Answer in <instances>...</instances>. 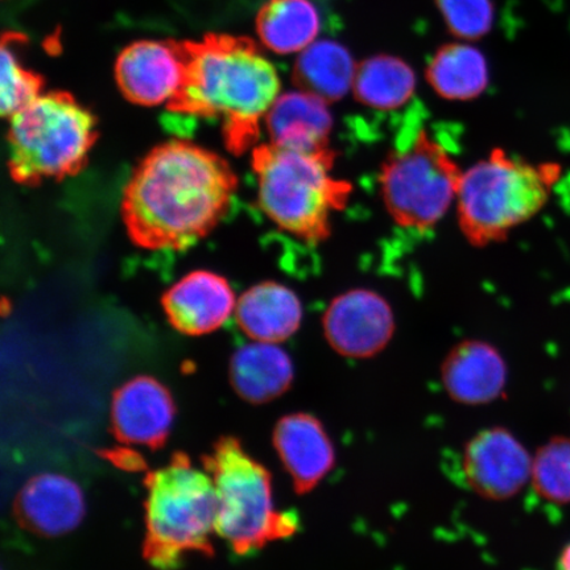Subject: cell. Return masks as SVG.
Masks as SVG:
<instances>
[{
  "label": "cell",
  "mask_w": 570,
  "mask_h": 570,
  "mask_svg": "<svg viewBox=\"0 0 570 570\" xmlns=\"http://www.w3.org/2000/svg\"><path fill=\"white\" fill-rule=\"evenodd\" d=\"M237 177L217 154L194 142H164L128 181L122 216L128 235L148 249H185L225 216Z\"/></svg>",
  "instance_id": "obj_1"
},
{
  "label": "cell",
  "mask_w": 570,
  "mask_h": 570,
  "mask_svg": "<svg viewBox=\"0 0 570 570\" xmlns=\"http://www.w3.org/2000/svg\"><path fill=\"white\" fill-rule=\"evenodd\" d=\"M185 70L168 110L219 120L227 149L240 155L254 147L261 124L281 96L277 71L252 39L205 35L180 41Z\"/></svg>",
  "instance_id": "obj_2"
},
{
  "label": "cell",
  "mask_w": 570,
  "mask_h": 570,
  "mask_svg": "<svg viewBox=\"0 0 570 570\" xmlns=\"http://www.w3.org/2000/svg\"><path fill=\"white\" fill-rule=\"evenodd\" d=\"M336 154L302 153L273 145L254 148L259 204L267 217L295 237H330L334 213L345 208L352 185L333 175Z\"/></svg>",
  "instance_id": "obj_3"
},
{
  "label": "cell",
  "mask_w": 570,
  "mask_h": 570,
  "mask_svg": "<svg viewBox=\"0 0 570 570\" xmlns=\"http://www.w3.org/2000/svg\"><path fill=\"white\" fill-rule=\"evenodd\" d=\"M560 176L554 164H532L494 149L463 170L455 208L474 246L497 244L544 208Z\"/></svg>",
  "instance_id": "obj_4"
},
{
  "label": "cell",
  "mask_w": 570,
  "mask_h": 570,
  "mask_svg": "<svg viewBox=\"0 0 570 570\" xmlns=\"http://www.w3.org/2000/svg\"><path fill=\"white\" fill-rule=\"evenodd\" d=\"M142 553L154 568L176 570L189 553L213 554L217 495L208 472L176 453L168 465L148 473Z\"/></svg>",
  "instance_id": "obj_5"
},
{
  "label": "cell",
  "mask_w": 570,
  "mask_h": 570,
  "mask_svg": "<svg viewBox=\"0 0 570 570\" xmlns=\"http://www.w3.org/2000/svg\"><path fill=\"white\" fill-rule=\"evenodd\" d=\"M204 463L216 488V531L235 553L253 554L271 541L294 537L297 515L276 510L268 470L238 439H219Z\"/></svg>",
  "instance_id": "obj_6"
},
{
  "label": "cell",
  "mask_w": 570,
  "mask_h": 570,
  "mask_svg": "<svg viewBox=\"0 0 570 570\" xmlns=\"http://www.w3.org/2000/svg\"><path fill=\"white\" fill-rule=\"evenodd\" d=\"M97 139L95 116L63 91L48 92L10 117V173L35 185L80 173Z\"/></svg>",
  "instance_id": "obj_7"
},
{
  "label": "cell",
  "mask_w": 570,
  "mask_h": 570,
  "mask_svg": "<svg viewBox=\"0 0 570 570\" xmlns=\"http://www.w3.org/2000/svg\"><path fill=\"white\" fill-rule=\"evenodd\" d=\"M462 173L440 142L420 131L383 164V204L404 229H432L455 204Z\"/></svg>",
  "instance_id": "obj_8"
},
{
  "label": "cell",
  "mask_w": 570,
  "mask_h": 570,
  "mask_svg": "<svg viewBox=\"0 0 570 570\" xmlns=\"http://www.w3.org/2000/svg\"><path fill=\"white\" fill-rule=\"evenodd\" d=\"M327 344L345 358L367 360L387 347L396 330L395 315L382 295L355 288L333 298L323 317Z\"/></svg>",
  "instance_id": "obj_9"
},
{
  "label": "cell",
  "mask_w": 570,
  "mask_h": 570,
  "mask_svg": "<svg viewBox=\"0 0 570 570\" xmlns=\"http://www.w3.org/2000/svg\"><path fill=\"white\" fill-rule=\"evenodd\" d=\"M532 458L503 426H491L463 448L461 466L468 488L489 501H508L531 480Z\"/></svg>",
  "instance_id": "obj_10"
},
{
  "label": "cell",
  "mask_w": 570,
  "mask_h": 570,
  "mask_svg": "<svg viewBox=\"0 0 570 570\" xmlns=\"http://www.w3.org/2000/svg\"><path fill=\"white\" fill-rule=\"evenodd\" d=\"M184 70L180 41L145 40L132 42L119 53L116 77L128 101L158 106L175 97Z\"/></svg>",
  "instance_id": "obj_11"
},
{
  "label": "cell",
  "mask_w": 570,
  "mask_h": 570,
  "mask_svg": "<svg viewBox=\"0 0 570 570\" xmlns=\"http://www.w3.org/2000/svg\"><path fill=\"white\" fill-rule=\"evenodd\" d=\"M175 413L173 395L163 383L151 376L134 377L114 394V434L119 443L156 451L166 444Z\"/></svg>",
  "instance_id": "obj_12"
},
{
  "label": "cell",
  "mask_w": 570,
  "mask_h": 570,
  "mask_svg": "<svg viewBox=\"0 0 570 570\" xmlns=\"http://www.w3.org/2000/svg\"><path fill=\"white\" fill-rule=\"evenodd\" d=\"M274 446L297 494L315 490L336 466V448L323 422L305 412L277 422Z\"/></svg>",
  "instance_id": "obj_13"
},
{
  "label": "cell",
  "mask_w": 570,
  "mask_h": 570,
  "mask_svg": "<svg viewBox=\"0 0 570 570\" xmlns=\"http://www.w3.org/2000/svg\"><path fill=\"white\" fill-rule=\"evenodd\" d=\"M441 382L449 397L463 405L490 404L508 384V365L487 341L465 340L449 352L441 365Z\"/></svg>",
  "instance_id": "obj_14"
},
{
  "label": "cell",
  "mask_w": 570,
  "mask_h": 570,
  "mask_svg": "<svg viewBox=\"0 0 570 570\" xmlns=\"http://www.w3.org/2000/svg\"><path fill=\"white\" fill-rule=\"evenodd\" d=\"M163 306L175 330L188 336H202L223 326L237 303L223 276L197 271L167 291Z\"/></svg>",
  "instance_id": "obj_15"
},
{
  "label": "cell",
  "mask_w": 570,
  "mask_h": 570,
  "mask_svg": "<svg viewBox=\"0 0 570 570\" xmlns=\"http://www.w3.org/2000/svg\"><path fill=\"white\" fill-rule=\"evenodd\" d=\"M16 514L24 529L40 537H60L76 530L82 522V490L67 475H36L20 490L16 501Z\"/></svg>",
  "instance_id": "obj_16"
},
{
  "label": "cell",
  "mask_w": 570,
  "mask_h": 570,
  "mask_svg": "<svg viewBox=\"0 0 570 570\" xmlns=\"http://www.w3.org/2000/svg\"><path fill=\"white\" fill-rule=\"evenodd\" d=\"M266 125L271 142L302 153L331 149L333 117L327 102L298 89L279 96L271 107Z\"/></svg>",
  "instance_id": "obj_17"
},
{
  "label": "cell",
  "mask_w": 570,
  "mask_h": 570,
  "mask_svg": "<svg viewBox=\"0 0 570 570\" xmlns=\"http://www.w3.org/2000/svg\"><path fill=\"white\" fill-rule=\"evenodd\" d=\"M235 312L248 337L273 344L294 336L303 320L301 298L285 285L274 282L255 285L245 292Z\"/></svg>",
  "instance_id": "obj_18"
},
{
  "label": "cell",
  "mask_w": 570,
  "mask_h": 570,
  "mask_svg": "<svg viewBox=\"0 0 570 570\" xmlns=\"http://www.w3.org/2000/svg\"><path fill=\"white\" fill-rule=\"evenodd\" d=\"M232 383L244 401L263 404L275 401L295 380L291 356L273 342L254 341L234 353Z\"/></svg>",
  "instance_id": "obj_19"
},
{
  "label": "cell",
  "mask_w": 570,
  "mask_h": 570,
  "mask_svg": "<svg viewBox=\"0 0 570 570\" xmlns=\"http://www.w3.org/2000/svg\"><path fill=\"white\" fill-rule=\"evenodd\" d=\"M356 69L353 56L340 42H313L298 56L294 70L297 88L326 102H336L353 90Z\"/></svg>",
  "instance_id": "obj_20"
},
{
  "label": "cell",
  "mask_w": 570,
  "mask_h": 570,
  "mask_svg": "<svg viewBox=\"0 0 570 570\" xmlns=\"http://www.w3.org/2000/svg\"><path fill=\"white\" fill-rule=\"evenodd\" d=\"M320 13L311 0H268L256 16V31L269 51L303 52L315 42Z\"/></svg>",
  "instance_id": "obj_21"
},
{
  "label": "cell",
  "mask_w": 570,
  "mask_h": 570,
  "mask_svg": "<svg viewBox=\"0 0 570 570\" xmlns=\"http://www.w3.org/2000/svg\"><path fill=\"white\" fill-rule=\"evenodd\" d=\"M426 78L439 96L451 101H469L487 90L489 67L479 49L449 45L433 57Z\"/></svg>",
  "instance_id": "obj_22"
},
{
  "label": "cell",
  "mask_w": 570,
  "mask_h": 570,
  "mask_svg": "<svg viewBox=\"0 0 570 570\" xmlns=\"http://www.w3.org/2000/svg\"><path fill=\"white\" fill-rule=\"evenodd\" d=\"M416 89L415 71L397 57L381 55L356 69L353 91L362 105L390 111L410 101Z\"/></svg>",
  "instance_id": "obj_23"
},
{
  "label": "cell",
  "mask_w": 570,
  "mask_h": 570,
  "mask_svg": "<svg viewBox=\"0 0 570 570\" xmlns=\"http://www.w3.org/2000/svg\"><path fill=\"white\" fill-rule=\"evenodd\" d=\"M27 41L18 32H6L2 39V85H0V110L3 117H12L41 96L45 80L20 62L19 47Z\"/></svg>",
  "instance_id": "obj_24"
},
{
  "label": "cell",
  "mask_w": 570,
  "mask_h": 570,
  "mask_svg": "<svg viewBox=\"0 0 570 570\" xmlns=\"http://www.w3.org/2000/svg\"><path fill=\"white\" fill-rule=\"evenodd\" d=\"M531 481L546 501L570 503V439L553 438L539 449L532 460Z\"/></svg>",
  "instance_id": "obj_25"
},
{
  "label": "cell",
  "mask_w": 570,
  "mask_h": 570,
  "mask_svg": "<svg viewBox=\"0 0 570 570\" xmlns=\"http://www.w3.org/2000/svg\"><path fill=\"white\" fill-rule=\"evenodd\" d=\"M445 23L459 38L480 39L491 30L494 6L491 0H436Z\"/></svg>",
  "instance_id": "obj_26"
},
{
  "label": "cell",
  "mask_w": 570,
  "mask_h": 570,
  "mask_svg": "<svg viewBox=\"0 0 570 570\" xmlns=\"http://www.w3.org/2000/svg\"><path fill=\"white\" fill-rule=\"evenodd\" d=\"M556 570H570V544L561 551Z\"/></svg>",
  "instance_id": "obj_27"
}]
</instances>
